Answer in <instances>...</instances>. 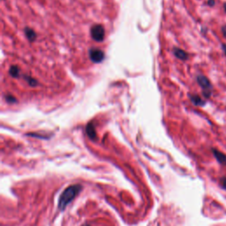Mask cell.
I'll return each mask as SVG.
<instances>
[{"instance_id": "obj_17", "label": "cell", "mask_w": 226, "mask_h": 226, "mask_svg": "<svg viewBox=\"0 0 226 226\" xmlns=\"http://www.w3.org/2000/svg\"><path fill=\"white\" fill-rule=\"evenodd\" d=\"M224 9H225V12L226 13V3H225V4H224Z\"/></svg>"}, {"instance_id": "obj_2", "label": "cell", "mask_w": 226, "mask_h": 226, "mask_svg": "<svg viewBox=\"0 0 226 226\" xmlns=\"http://www.w3.org/2000/svg\"><path fill=\"white\" fill-rule=\"evenodd\" d=\"M197 82L202 88V95L206 98H209L212 95V84L206 76L200 74L197 76Z\"/></svg>"}, {"instance_id": "obj_9", "label": "cell", "mask_w": 226, "mask_h": 226, "mask_svg": "<svg viewBox=\"0 0 226 226\" xmlns=\"http://www.w3.org/2000/svg\"><path fill=\"white\" fill-rule=\"evenodd\" d=\"M24 31H25V35L26 36H27V38L29 41L33 42V41L35 40V38H36V34H35V32L32 28H30V27H26Z\"/></svg>"}, {"instance_id": "obj_13", "label": "cell", "mask_w": 226, "mask_h": 226, "mask_svg": "<svg viewBox=\"0 0 226 226\" xmlns=\"http://www.w3.org/2000/svg\"><path fill=\"white\" fill-rule=\"evenodd\" d=\"M6 101H8L9 102H14L16 99L14 97L11 96H6Z\"/></svg>"}, {"instance_id": "obj_14", "label": "cell", "mask_w": 226, "mask_h": 226, "mask_svg": "<svg viewBox=\"0 0 226 226\" xmlns=\"http://www.w3.org/2000/svg\"><path fill=\"white\" fill-rule=\"evenodd\" d=\"M222 34H223V35H224V37H225L226 38V25L225 26H223L222 27Z\"/></svg>"}, {"instance_id": "obj_7", "label": "cell", "mask_w": 226, "mask_h": 226, "mask_svg": "<svg viewBox=\"0 0 226 226\" xmlns=\"http://www.w3.org/2000/svg\"><path fill=\"white\" fill-rule=\"evenodd\" d=\"M86 131H87V133L88 135L89 136L90 139H93L95 140L96 138V129H95V126L93 123H89L87 127H86Z\"/></svg>"}, {"instance_id": "obj_8", "label": "cell", "mask_w": 226, "mask_h": 226, "mask_svg": "<svg viewBox=\"0 0 226 226\" xmlns=\"http://www.w3.org/2000/svg\"><path fill=\"white\" fill-rule=\"evenodd\" d=\"M190 100L196 106H203V105H205V101L202 100L201 97H200L197 95H191L190 96Z\"/></svg>"}, {"instance_id": "obj_15", "label": "cell", "mask_w": 226, "mask_h": 226, "mask_svg": "<svg viewBox=\"0 0 226 226\" xmlns=\"http://www.w3.org/2000/svg\"><path fill=\"white\" fill-rule=\"evenodd\" d=\"M215 4H216L215 0H208V4L209 6H214Z\"/></svg>"}, {"instance_id": "obj_12", "label": "cell", "mask_w": 226, "mask_h": 226, "mask_svg": "<svg viewBox=\"0 0 226 226\" xmlns=\"http://www.w3.org/2000/svg\"><path fill=\"white\" fill-rule=\"evenodd\" d=\"M220 184H221L222 187L226 190V177H223L220 179Z\"/></svg>"}, {"instance_id": "obj_4", "label": "cell", "mask_w": 226, "mask_h": 226, "mask_svg": "<svg viewBox=\"0 0 226 226\" xmlns=\"http://www.w3.org/2000/svg\"><path fill=\"white\" fill-rule=\"evenodd\" d=\"M89 57L94 63H100L104 58V53L99 49H91L89 50Z\"/></svg>"}, {"instance_id": "obj_3", "label": "cell", "mask_w": 226, "mask_h": 226, "mask_svg": "<svg viewBox=\"0 0 226 226\" xmlns=\"http://www.w3.org/2000/svg\"><path fill=\"white\" fill-rule=\"evenodd\" d=\"M91 36L96 42H102L105 36V30L102 25L96 24L91 27Z\"/></svg>"}, {"instance_id": "obj_18", "label": "cell", "mask_w": 226, "mask_h": 226, "mask_svg": "<svg viewBox=\"0 0 226 226\" xmlns=\"http://www.w3.org/2000/svg\"><path fill=\"white\" fill-rule=\"evenodd\" d=\"M83 226H89V225H83Z\"/></svg>"}, {"instance_id": "obj_5", "label": "cell", "mask_w": 226, "mask_h": 226, "mask_svg": "<svg viewBox=\"0 0 226 226\" xmlns=\"http://www.w3.org/2000/svg\"><path fill=\"white\" fill-rule=\"evenodd\" d=\"M213 151V154L215 155V157L216 158V160L221 163V164H224V165H226V155L224 154L223 152L221 151L217 150V149H212Z\"/></svg>"}, {"instance_id": "obj_11", "label": "cell", "mask_w": 226, "mask_h": 226, "mask_svg": "<svg viewBox=\"0 0 226 226\" xmlns=\"http://www.w3.org/2000/svg\"><path fill=\"white\" fill-rule=\"evenodd\" d=\"M25 79L27 80V81L28 82V84L30 85V86H36L37 85V81L35 80V79H33V78H31V77H25Z\"/></svg>"}, {"instance_id": "obj_6", "label": "cell", "mask_w": 226, "mask_h": 226, "mask_svg": "<svg viewBox=\"0 0 226 226\" xmlns=\"http://www.w3.org/2000/svg\"><path fill=\"white\" fill-rule=\"evenodd\" d=\"M173 53L176 56L177 58H179L180 60H186L188 58V54L185 51V50L178 49V48H174L173 49Z\"/></svg>"}, {"instance_id": "obj_10", "label": "cell", "mask_w": 226, "mask_h": 226, "mask_svg": "<svg viewBox=\"0 0 226 226\" xmlns=\"http://www.w3.org/2000/svg\"><path fill=\"white\" fill-rule=\"evenodd\" d=\"M9 74L12 77H14V78H17L19 77V74H20V69L18 66H11L10 70H9Z\"/></svg>"}, {"instance_id": "obj_16", "label": "cell", "mask_w": 226, "mask_h": 226, "mask_svg": "<svg viewBox=\"0 0 226 226\" xmlns=\"http://www.w3.org/2000/svg\"><path fill=\"white\" fill-rule=\"evenodd\" d=\"M222 49H223L224 52H225V55L226 56V43H224V44H222Z\"/></svg>"}, {"instance_id": "obj_1", "label": "cell", "mask_w": 226, "mask_h": 226, "mask_svg": "<svg viewBox=\"0 0 226 226\" xmlns=\"http://www.w3.org/2000/svg\"><path fill=\"white\" fill-rule=\"evenodd\" d=\"M81 188L82 186L80 185H73L66 188L59 197L58 208L60 210H64L66 208V206L78 195Z\"/></svg>"}]
</instances>
